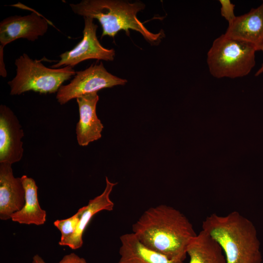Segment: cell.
Instances as JSON below:
<instances>
[{
  "mask_svg": "<svg viewBox=\"0 0 263 263\" xmlns=\"http://www.w3.org/2000/svg\"><path fill=\"white\" fill-rule=\"evenodd\" d=\"M132 233L148 248L172 260L184 262L186 248L196 233L179 210L160 205L146 210L132 225Z\"/></svg>",
  "mask_w": 263,
  "mask_h": 263,
  "instance_id": "6da1fadb",
  "label": "cell"
},
{
  "mask_svg": "<svg viewBox=\"0 0 263 263\" xmlns=\"http://www.w3.org/2000/svg\"><path fill=\"white\" fill-rule=\"evenodd\" d=\"M207 233L222 248L226 263H261L260 243L253 223L239 212L225 216L212 213L202 223Z\"/></svg>",
  "mask_w": 263,
  "mask_h": 263,
  "instance_id": "7a4b0ae2",
  "label": "cell"
},
{
  "mask_svg": "<svg viewBox=\"0 0 263 263\" xmlns=\"http://www.w3.org/2000/svg\"><path fill=\"white\" fill-rule=\"evenodd\" d=\"M74 13L84 17L95 19L100 23L102 33L112 38L121 30L129 36V30L140 33L152 45H157L165 37L162 30L158 33L150 32L137 17V14L143 10L145 5L141 1L129 2L119 0H83L79 3H70Z\"/></svg>",
  "mask_w": 263,
  "mask_h": 263,
  "instance_id": "3957f363",
  "label": "cell"
},
{
  "mask_svg": "<svg viewBox=\"0 0 263 263\" xmlns=\"http://www.w3.org/2000/svg\"><path fill=\"white\" fill-rule=\"evenodd\" d=\"M256 51L252 44L223 34L213 41L207 52L209 73L217 78L246 76L255 65Z\"/></svg>",
  "mask_w": 263,
  "mask_h": 263,
  "instance_id": "277c9868",
  "label": "cell"
},
{
  "mask_svg": "<svg viewBox=\"0 0 263 263\" xmlns=\"http://www.w3.org/2000/svg\"><path fill=\"white\" fill-rule=\"evenodd\" d=\"M16 75L8 82L11 95L32 91L40 94L57 93L63 83L75 76L71 66L54 69L44 66L41 60L33 59L23 53L15 61Z\"/></svg>",
  "mask_w": 263,
  "mask_h": 263,
  "instance_id": "5b68a950",
  "label": "cell"
},
{
  "mask_svg": "<svg viewBox=\"0 0 263 263\" xmlns=\"http://www.w3.org/2000/svg\"><path fill=\"white\" fill-rule=\"evenodd\" d=\"M128 81L108 72L102 62L91 65L83 71L76 72L70 82L62 85L56 93V98L64 105L75 98L97 92L103 89L124 85Z\"/></svg>",
  "mask_w": 263,
  "mask_h": 263,
  "instance_id": "8992f818",
  "label": "cell"
},
{
  "mask_svg": "<svg viewBox=\"0 0 263 263\" xmlns=\"http://www.w3.org/2000/svg\"><path fill=\"white\" fill-rule=\"evenodd\" d=\"M84 27L82 39L71 50L61 54L60 59L50 68L57 69L61 66L73 68L82 61L96 59L105 61H113L115 56L113 49L104 47L96 36L98 26L94 22V19L84 17Z\"/></svg>",
  "mask_w": 263,
  "mask_h": 263,
  "instance_id": "52a82bcc",
  "label": "cell"
},
{
  "mask_svg": "<svg viewBox=\"0 0 263 263\" xmlns=\"http://www.w3.org/2000/svg\"><path fill=\"white\" fill-rule=\"evenodd\" d=\"M21 127L13 111L5 105H0V163L12 165L22 159L24 132Z\"/></svg>",
  "mask_w": 263,
  "mask_h": 263,
  "instance_id": "ba28073f",
  "label": "cell"
},
{
  "mask_svg": "<svg viewBox=\"0 0 263 263\" xmlns=\"http://www.w3.org/2000/svg\"><path fill=\"white\" fill-rule=\"evenodd\" d=\"M48 26L47 19L36 12L6 18L0 23V46L4 47L19 38L35 41L46 34Z\"/></svg>",
  "mask_w": 263,
  "mask_h": 263,
  "instance_id": "9c48e42d",
  "label": "cell"
},
{
  "mask_svg": "<svg viewBox=\"0 0 263 263\" xmlns=\"http://www.w3.org/2000/svg\"><path fill=\"white\" fill-rule=\"evenodd\" d=\"M79 121L75 127L78 145L85 147L101 137L104 128L96 114V105L99 100L97 92L88 94L77 98Z\"/></svg>",
  "mask_w": 263,
  "mask_h": 263,
  "instance_id": "30bf717a",
  "label": "cell"
},
{
  "mask_svg": "<svg viewBox=\"0 0 263 263\" xmlns=\"http://www.w3.org/2000/svg\"><path fill=\"white\" fill-rule=\"evenodd\" d=\"M25 204L21 178L14 175L12 165L0 163V219L7 220Z\"/></svg>",
  "mask_w": 263,
  "mask_h": 263,
  "instance_id": "8fae6325",
  "label": "cell"
},
{
  "mask_svg": "<svg viewBox=\"0 0 263 263\" xmlns=\"http://www.w3.org/2000/svg\"><path fill=\"white\" fill-rule=\"evenodd\" d=\"M225 34L251 43L259 51L263 43V1L257 8L236 17Z\"/></svg>",
  "mask_w": 263,
  "mask_h": 263,
  "instance_id": "7c38bea8",
  "label": "cell"
},
{
  "mask_svg": "<svg viewBox=\"0 0 263 263\" xmlns=\"http://www.w3.org/2000/svg\"><path fill=\"white\" fill-rule=\"evenodd\" d=\"M117 183L110 181L106 177V187L103 192L89 200L86 208L80 218L77 228L69 238L58 243L61 246H67L75 250L80 248L83 245V234L93 217L102 210L112 211L114 207V203L110 199V194L113 187Z\"/></svg>",
  "mask_w": 263,
  "mask_h": 263,
  "instance_id": "4fadbf2b",
  "label": "cell"
},
{
  "mask_svg": "<svg viewBox=\"0 0 263 263\" xmlns=\"http://www.w3.org/2000/svg\"><path fill=\"white\" fill-rule=\"evenodd\" d=\"M120 241L119 263H184L148 248L132 232L123 234Z\"/></svg>",
  "mask_w": 263,
  "mask_h": 263,
  "instance_id": "5bb4252c",
  "label": "cell"
},
{
  "mask_svg": "<svg viewBox=\"0 0 263 263\" xmlns=\"http://www.w3.org/2000/svg\"><path fill=\"white\" fill-rule=\"evenodd\" d=\"M20 178L25 190V204L20 210L12 215L11 219L20 224L43 225L46 221V212L39 205L36 182L25 175Z\"/></svg>",
  "mask_w": 263,
  "mask_h": 263,
  "instance_id": "9a60e30c",
  "label": "cell"
},
{
  "mask_svg": "<svg viewBox=\"0 0 263 263\" xmlns=\"http://www.w3.org/2000/svg\"><path fill=\"white\" fill-rule=\"evenodd\" d=\"M186 252L189 257V263H226L219 244L203 230L190 240Z\"/></svg>",
  "mask_w": 263,
  "mask_h": 263,
  "instance_id": "2e32d148",
  "label": "cell"
},
{
  "mask_svg": "<svg viewBox=\"0 0 263 263\" xmlns=\"http://www.w3.org/2000/svg\"><path fill=\"white\" fill-rule=\"evenodd\" d=\"M86 206L79 208L72 216L63 220H57L54 225L60 232L61 237L58 243H62L69 238L75 231Z\"/></svg>",
  "mask_w": 263,
  "mask_h": 263,
  "instance_id": "e0dca14e",
  "label": "cell"
},
{
  "mask_svg": "<svg viewBox=\"0 0 263 263\" xmlns=\"http://www.w3.org/2000/svg\"><path fill=\"white\" fill-rule=\"evenodd\" d=\"M221 14L228 22L231 23L236 18L234 14L235 5L229 0H220Z\"/></svg>",
  "mask_w": 263,
  "mask_h": 263,
  "instance_id": "ac0fdd59",
  "label": "cell"
},
{
  "mask_svg": "<svg viewBox=\"0 0 263 263\" xmlns=\"http://www.w3.org/2000/svg\"><path fill=\"white\" fill-rule=\"evenodd\" d=\"M58 263H88L85 259L74 253L65 255Z\"/></svg>",
  "mask_w": 263,
  "mask_h": 263,
  "instance_id": "d6986e66",
  "label": "cell"
},
{
  "mask_svg": "<svg viewBox=\"0 0 263 263\" xmlns=\"http://www.w3.org/2000/svg\"><path fill=\"white\" fill-rule=\"evenodd\" d=\"M3 48L4 47L0 46V75L3 77H6L7 71L3 61Z\"/></svg>",
  "mask_w": 263,
  "mask_h": 263,
  "instance_id": "ffe728a7",
  "label": "cell"
},
{
  "mask_svg": "<svg viewBox=\"0 0 263 263\" xmlns=\"http://www.w3.org/2000/svg\"><path fill=\"white\" fill-rule=\"evenodd\" d=\"M32 263H46V262L39 255L36 254L33 257Z\"/></svg>",
  "mask_w": 263,
  "mask_h": 263,
  "instance_id": "44dd1931",
  "label": "cell"
},
{
  "mask_svg": "<svg viewBox=\"0 0 263 263\" xmlns=\"http://www.w3.org/2000/svg\"><path fill=\"white\" fill-rule=\"evenodd\" d=\"M262 51L263 52V44H262L260 48V50L259 51ZM263 73V62L262 64V66H261V67L259 69V70L256 72L255 75V76H258L259 75H260L261 74H262V73Z\"/></svg>",
  "mask_w": 263,
  "mask_h": 263,
  "instance_id": "7402d4cb",
  "label": "cell"
}]
</instances>
